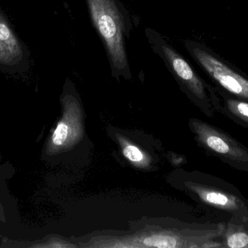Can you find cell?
<instances>
[{"label":"cell","mask_w":248,"mask_h":248,"mask_svg":"<svg viewBox=\"0 0 248 248\" xmlns=\"http://www.w3.org/2000/svg\"><path fill=\"white\" fill-rule=\"evenodd\" d=\"M94 29L107 52L112 74L131 78L125 50V38L129 37L131 20L119 0H86Z\"/></svg>","instance_id":"obj_1"},{"label":"cell","mask_w":248,"mask_h":248,"mask_svg":"<svg viewBox=\"0 0 248 248\" xmlns=\"http://www.w3.org/2000/svg\"><path fill=\"white\" fill-rule=\"evenodd\" d=\"M144 32L153 52L160 57L177 81L198 99H205L203 83L189 62L155 29L146 28Z\"/></svg>","instance_id":"obj_2"},{"label":"cell","mask_w":248,"mask_h":248,"mask_svg":"<svg viewBox=\"0 0 248 248\" xmlns=\"http://www.w3.org/2000/svg\"><path fill=\"white\" fill-rule=\"evenodd\" d=\"M185 47L197 64L225 90L248 100V80L218 58L208 48L195 42H185Z\"/></svg>","instance_id":"obj_3"},{"label":"cell","mask_w":248,"mask_h":248,"mask_svg":"<svg viewBox=\"0 0 248 248\" xmlns=\"http://www.w3.org/2000/svg\"><path fill=\"white\" fill-rule=\"evenodd\" d=\"M29 68V51L0 10V70L21 71Z\"/></svg>","instance_id":"obj_4"},{"label":"cell","mask_w":248,"mask_h":248,"mask_svg":"<svg viewBox=\"0 0 248 248\" xmlns=\"http://www.w3.org/2000/svg\"><path fill=\"white\" fill-rule=\"evenodd\" d=\"M197 131L201 141L214 152L236 161L248 162L246 150L221 131L205 123L198 124Z\"/></svg>","instance_id":"obj_5"},{"label":"cell","mask_w":248,"mask_h":248,"mask_svg":"<svg viewBox=\"0 0 248 248\" xmlns=\"http://www.w3.org/2000/svg\"><path fill=\"white\" fill-rule=\"evenodd\" d=\"M195 191L204 202L224 211H237L241 203L239 198L218 189L196 186Z\"/></svg>","instance_id":"obj_6"},{"label":"cell","mask_w":248,"mask_h":248,"mask_svg":"<svg viewBox=\"0 0 248 248\" xmlns=\"http://www.w3.org/2000/svg\"><path fill=\"white\" fill-rule=\"evenodd\" d=\"M147 247L173 248L178 247V240L172 236L165 234H155L147 237L142 242Z\"/></svg>","instance_id":"obj_7"},{"label":"cell","mask_w":248,"mask_h":248,"mask_svg":"<svg viewBox=\"0 0 248 248\" xmlns=\"http://www.w3.org/2000/svg\"><path fill=\"white\" fill-rule=\"evenodd\" d=\"M227 104L229 110L233 115L248 123V103L230 99L227 100Z\"/></svg>","instance_id":"obj_8"},{"label":"cell","mask_w":248,"mask_h":248,"mask_svg":"<svg viewBox=\"0 0 248 248\" xmlns=\"http://www.w3.org/2000/svg\"><path fill=\"white\" fill-rule=\"evenodd\" d=\"M227 246L231 248H248V234L244 231L230 233L227 237Z\"/></svg>","instance_id":"obj_9"},{"label":"cell","mask_w":248,"mask_h":248,"mask_svg":"<svg viewBox=\"0 0 248 248\" xmlns=\"http://www.w3.org/2000/svg\"><path fill=\"white\" fill-rule=\"evenodd\" d=\"M123 152L125 157L133 163H140L144 159V156L141 151L134 146H126L124 149Z\"/></svg>","instance_id":"obj_10"},{"label":"cell","mask_w":248,"mask_h":248,"mask_svg":"<svg viewBox=\"0 0 248 248\" xmlns=\"http://www.w3.org/2000/svg\"><path fill=\"white\" fill-rule=\"evenodd\" d=\"M224 247L223 245H221V243H218V242H212L211 240L210 241L205 242L201 246V248H222Z\"/></svg>","instance_id":"obj_11"}]
</instances>
